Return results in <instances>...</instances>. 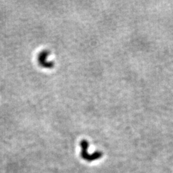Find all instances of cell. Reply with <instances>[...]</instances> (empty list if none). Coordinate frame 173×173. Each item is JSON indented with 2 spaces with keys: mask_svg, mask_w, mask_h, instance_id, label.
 Listing matches in <instances>:
<instances>
[{
  "mask_svg": "<svg viewBox=\"0 0 173 173\" xmlns=\"http://www.w3.org/2000/svg\"><path fill=\"white\" fill-rule=\"evenodd\" d=\"M80 146L82 148V152H81V156L83 159L88 162H92L96 160H98L102 157L103 154L100 151H96L93 154L90 155L88 153L89 142L87 140H83L80 142Z\"/></svg>",
  "mask_w": 173,
  "mask_h": 173,
  "instance_id": "obj_1",
  "label": "cell"
},
{
  "mask_svg": "<svg viewBox=\"0 0 173 173\" xmlns=\"http://www.w3.org/2000/svg\"><path fill=\"white\" fill-rule=\"evenodd\" d=\"M50 53V52L48 50H43L38 55V62H39V64L42 67L46 69H51L53 67L54 63L53 62H49L46 60Z\"/></svg>",
  "mask_w": 173,
  "mask_h": 173,
  "instance_id": "obj_2",
  "label": "cell"
}]
</instances>
